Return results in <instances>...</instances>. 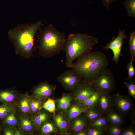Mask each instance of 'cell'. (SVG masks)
Listing matches in <instances>:
<instances>
[{"instance_id":"6da1fadb","label":"cell","mask_w":135,"mask_h":135,"mask_svg":"<svg viewBox=\"0 0 135 135\" xmlns=\"http://www.w3.org/2000/svg\"><path fill=\"white\" fill-rule=\"evenodd\" d=\"M42 24L40 21L30 24H23L9 30L8 38L14 46L16 54L28 59L33 56L35 36Z\"/></svg>"},{"instance_id":"7a4b0ae2","label":"cell","mask_w":135,"mask_h":135,"mask_svg":"<svg viewBox=\"0 0 135 135\" xmlns=\"http://www.w3.org/2000/svg\"><path fill=\"white\" fill-rule=\"evenodd\" d=\"M107 58L102 52H88L73 62L71 68L80 78L91 82L97 78L108 66Z\"/></svg>"},{"instance_id":"3957f363","label":"cell","mask_w":135,"mask_h":135,"mask_svg":"<svg viewBox=\"0 0 135 135\" xmlns=\"http://www.w3.org/2000/svg\"><path fill=\"white\" fill-rule=\"evenodd\" d=\"M64 34L52 24L46 27L39 36L38 52L44 58L51 57L64 50L66 42Z\"/></svg>"},{"instance_id":"277c9868","label":"cell","mask_w":135,"mask_h":135,"mask_svg":"<svg viewBox=\"0 0 135 135\" xmlns=\"http://www.w3.org/2000/svg\"><path fill=\"white\" fill-rule=\"evenodd\" d=\"M98 42L95 37L86 34H70L66 44L64 51L66 56V65L71 68L76 59L91 51Z\"/></svg>"},{"instance_id":"5b68a950","label":"cell","mask_w":135,"mask_h":135,"mask_svg":"<svg viewBox=\"0 0 135 135\" xmlns=\"http://www.w3.org/2000/svg\"><path fill=\"white\" fill-rule=\"evenodd\" d=\"M91 82L93 90L100 93H109L114 90L115 85V81L112 72L106 68Z\"/></svg>"},{"instance_id":"8992f818","label":"cell","mask_w":135,"mask_h":135,"mask_svg":"<svg viewBox=\"0 0 135 135\" xmlns=\"http://www.w3.org/2000/svg\"><path fill=\"white\" fill-rule=\"evenodd\" d=\"M57 80L64 88L72 91L82 82L72 70L65 71L57 77Z\"/></svg>"},{"instance_id":"52a82bcc","label":"cell","mask_w":135,"mask_h":135,"mask_svg":"<svg viewBox=\"0 0 135 135\" xmlns=\"http://www.w3.org/2000/svg\"><path fill=\"white\" fill-rule=\"evenodd\" d=\"M126 38L124 30L119 29L118 36L116 37H113L111 40L103 48L104 50L110 49L112 50L114 54L112 60L116 63L120 56L121 48L124 42L123 40Z\"/></svg>"},{"instance_id":"ba28073f","label":"cell","mask_w":135,"mask_h":135,"mask_svg":"<svg viewBox=\"0 0 135 135\" xmlns=\"http://www.w3.org/2000/svg\"><path fill=\"white\" fill-rule=\"evenodd\" d=\"M112 97L116 109L122 114H126L132 109L133 103L128 96L117 93Z\"/></svg>"},{"instance_id":"9c48e42d","label":"cell","mask_w":135,"mask_h":135,"mask_svg":"<svg viewBox=\"0 0 135 135\" xmlns=\"http://www.w3.org/2000/svg\"><path fill=\"white\" fill-rule=\"evenodd\" d=\"M74 99L79 102L86 99L94 92L92 88L91 82L84 80L79 84L73 91Z\"/></svg>"},{"instance_id":"30bf717a","label":"cell","mask_w":135,"mask_h":135,"mask_svg":"<svg viewBox=\"0 0 135 135\" xmlns=\"http://www.w3.org/2000/svg\"><path fill=\"white\" fill-rule=\"evenodd\" d=\"M55 87L47 82L39 84L34 87L32 90V95L44 101L51 96L55 89Z\"/></svg>"},{"instance_id":"8fae6325","label":"cell","mask_w":135,"mask_h":135,"mask_svg":"<svg viewBox=\"0 0 135 135\" xmlns=\"http://www.w3.org/2000/svg\"><path fill=\"white\" fill-rule=\"evenodd\" d=\"M53 120L60 133L63 134H71L67 132L69 129L70 120L66 118L62 111L60 110L54 112L53 116Z\"/></svg>"},{"instance_id":"7c38bea8","label":"cell","mask_w":135,"mask_h":135,"mask_svg":"<svg viewBox=\"0 0 135 135\" xmlns=\"http://www.w3.org/2000/svg\"><path fill=\"white\" fill-rule=\"evenodd\" d=\"M15 110L18 115H32L30 107V96L28 93L20 95L16 102Z\"/></svg>"},{"instance_id":"4fadbf2b","label":"cell","mask_w":135,"mask_h":135,"mask_svg":"<svg viewBox=\"0 0 135 135\" xmlns=\"http://www.w3.org/2000/svg\"><path fill=\"white\" fill-rule=\"evenodd\" d=\"M114 106L112 96L109 93H100L98 100L96 108L102 113H106L113 109Z\"/></svg>"},{"instance_id":"5bb4252c","label":"cell","mask_w":135,"mask_h":135,"mask_svg":"<svg viewBox=\"0 0 135 135\" xmlns=\"http://www.w3.org/2000/svg\"><path fill=\"white\" fill-rule=\"evenodd\" d=\"M20 118L18 127L23 130L26 135H35L36 130L32 115H19Z\"/></svg>"},{"instance_id":"9a60e30c","label":"cell","mask_w":135,"mask_h":135,"mask_svg":"<svg viewBox=\"0 0 135 135\" xmlns=\"http://www.w3.org/2000/svg\"><path fill=\"white\" fill-rule=\"evenodd\" d=\"M20 94L18 92L12 89L0 91V102L4 104L15 106Z\"/></svg>"},{"instance_id":"2e32d148","label":"cell","mask_w":135,"mask_h":135,"mask_svg":"<svg viewBox=\"0 0 135 135\" xmlns=\"http://www.w3.org/2000/svg\"><path fill=\"white\" fill-rule=\"evenodd\" d=\"M88 124V120L82 114L70 120L68 130L76 134L80 131L85 129Z\"/></svg>"},{"instance_id":"e0dca14e","label":"cell","mask_w":135,"mask_h":135,"mask_svg":"<svg viewBox=\"0 0 135 135\" xmlns=\"http://www.w3.org/2000/svg\"><path fill=\"white\" fill-rule=\"evenodd\" d=\"M51 113L42 108L37 112L32 115L36 131H39L43 124L50 119Z\"/></svg>"},{"instance_id":"ac0fdd59","label":"cell","mask_w":135,"mask_h":135,"mask_svg":"<svg viewBox=\"0 0 135 135\" xmlns=\"http://www.w3.org/2000/svg\"><path fill=\"white\" fill-rule=\"evenodd\" d=\"M86 109L79 102L71 104L67 109L65 114L66 118L70 120L83 113Z\"/></svg>"},{"instance_id":"d6986e66","label":"cell","mask_w":135,"mask_h":135,"mask_svg":"<svg viewBox=\"0 0 135 135\" xmlns=\"http://www.w3.org/2000/svg\"><path fill=\"white\" fill-rule=\"evenodd\" d=\"M72 99L71 95L67 94H64L62 97L57 100L55 102L57 110H61L64 114L71 104Z\"/></svg>"},{"instance_id":"ffe728a7","label":"cell","mask_w":135,"mask_h":135,"mask_svg":"<svg viewBox=\"0 0 135 135\" xmlns=\"http://www.w3.org/2000/svg\"><path fill=\"white\" fill-rule=\"evenodd\" d=\"M38 131L42 135H48L58 132L54 121L50 119L43 124Z\"/></svg>"},{"instance_id":"44dd1931","label":"cell","mask_w":135,"mask_h":135,"mask_svg":"<svg viewBox=\"0 0 135 135\" xmlns=\"http://www.w3.org/2000/svg\"><path fill=\"white\" fill-rule=\"evenodd\" d=\"M2 119L5 126L12 128L18 127L20 120V116L16 110L10 113Z\"/></svg>"},{"instance_id":"7402d4cb","label":"cell","mask_w":135,"mask_h":135,"mask_svg":"<svg viewBox=\"0 0 135 135\" xmlns=\"http://www.w3.org/2000/svg\"><path fill=\"white\" fill-rule=\"evenodd\" d=\"M44 101L32 94L30 96V107L32 115L43 108Z\"/></svg>"},{"instance_id":"603a6c76","label":"cell","mask_w":135,"mask_h":135,"mask_svg":"<svg viewBox=\"0 0 135 135\" xmlns=\"http://www.w3.org/2000/svg\"><path fill=\"white\" fill-rule=\"evenodd\" d=\"M100 94L99 92L94 91L88 98L80 103L86 109L96 108L97 102Z\"/></svg>"},{"instance_id":"cb8c5ba5","label":"cell","mask_w":135,"mask_h":135,"mask_svg":"<svg viewBox=\"0 0 135 135\" xmlns=\"http://www.w3.org/2000/svg\"><path fill=\"white\" fill-rule=\"evenodd\" d=\"M109 122L106 116L102 115L95 120L90 122L91 128L105 130L109 124Z\"/></svg>"},{"instance_id":"d4e9b609","label":"cell","mask_w":135,"mask_h":135,"mask_svg":"<svg viewBox=\"0 0 135 135\" xmlns=\"http://www.w3.org/2000/svg\"><path fill=\"white\" fill-rule=\"evenodd\" d=\"M106 116L111 124L121 125L124 122L122 116L113 110L106 113Z\"/></svg>"},{"instance_id":"484cf974","label":"cell","mask_w":135,"mask_h":135,"mask_svg":"<svg viewBox=\"0 0 135 135\" xmlns=\"http://www.w3.org/2000/svg\"><path fill=\"white\" fill-rule=\"evenodd\" d=\"M83 113L87 120L90 122L102 115V112L96 108L86 109Z\"/></svg>"},{"instance_id":"4316f807","label":"cell","mask_w":135,"mask_h":135,"mask_svg":"<svg viewBox=\"0 0 135 135\" xmlns=\"http://www.w3.org/2000/svg\"><path fill=\"white\" fill-rule=\"evenodd\" d=\"M124 5L128 15L135 18V0H126Z\"/></svg>"},{"instance_id":"83f0119b","label":"cell","mask_w":135,"mask_h":135,"mask_svg":"<svg viewBox=\"0 0 135 135\" xmlns=\"http://www.w3.org/2000/svg\"><path fill=\"white\" fill-rule=\"evenodd\" d=\"M16 110L15 106L4 104L0 105V118L2 119L12 112Z\"/></svg>"},{"instance_id":"f1b7e54d","label":"cell","mask_w":135,"mask_h":135,"mask_svg":"<svg viewBox=\"0 0 135 135\" xmlns=\"http://www.w3.org/2000/svg\"><path fill=\"white\" fill-rule=\"evenodd\" d=\"M107 128V133L109 135H120L123 131L121 125L109 124Z\"/></svg>"},{"instance_id":"f546056e","label":"cell","mask_w":135,"mask_h":135,"mask_svg":"<svg viewBox=\"0 0 135 135\" xmlns=\"http://www.w3.org/2000/svg\"><path fill=\"white\" fill-rule=\"evenodd\" d=\"M43 108L52 113H54L56 110L54 100L50 98H48L44 102Z\"/></svg>"},{"instance_id":"4dcf8cb0","label":"cell","mask_w":135,"mask_h":135,"mask_svg":"<svg viewBox=\"0 0 135 135\" xmlns=\"http://www.w3.org/2000/svg\"><path fill=\"white\" fill-rule=\"evenodd\" d=\"M130 50L131 57L134 59L135 58V32L130 34L129 42Z\"/></svg>"},{"instance_id":"1f68e13d","label":"cell","mask_w":135,"mask_h":135,"mask_svg":"<svg viewBox=\"0 0 135 135\" xmlns=\"http://www.w3.org/2000/svg\"><path fill=\"white\" fill-rule=\"evenodd\" d=\"M134 60L131 57L130 61L128 63L127 65L128 72L127 79L130 82L132 81L133 77L135 74V70L132 64Z\"/></svg>"},{"instance_id":"d6a6232c","label":"cell","mask_w":135,"mask_h":135,"mask_svg":"<svg viewBox=\"0 0 135 135\" xmlns=\"http://www.w3.org/2000/svg\"><path fill=\"white\" fill-rule=\"evenodd\" d=\"M124 84L128 89V92L130 95L135 99V84L134 83L131 81L130 83L125 82H124Z\"/></svg>"},{"instance_id":"836d02e7","label":"cell","mask_w":135,"mask_h":135,"mask_svg":"<svg viewBox=\"0 0 135 135\" xmlns=\"http://www.w3.org/2000/svg\"><path fill=\"white\" fill-rule=\"evenodd\" d=\"M88 135H104L105 134V130L90 128L86 130Z\"/></svg>"},{"instance_id":"e575fe53","label":"cell","mask_w":135,"mask_h":135,"mask_svg":"<svg viewBox=\"0 0 135 135\" xmlns=\"http://www.w3.org/2000/svg\"><path fill=\"white\" fill-rule=\"evenodd\" d=\"M16 128L5 126L3 130V135H14Z\"/></svg>"},{"instance_id":"d590c367","label":"cell","mask_w":135,"mask_h":135,"mask_svg":"<svg viewBox=\"0 0 135 135\" xmlns=\"http://www.w3.org/2000/svg\"><path fill=\"white\" fill-rule=\"evenodd\" d=\"M121 135H135V130L132 127H128L126 128L122 132Z\"/></svg>"},{"instance_id":"8d00e7d4","label":"cell","mask_w":135,"mask_h":135,"mask_svg":"<svg viewBox=\"0 0 135 135\" xmlns=\"http://www.w3.org/2000/svg\"><path fill=\"white\" fill-rule=\"evenodd\" d=\"M102 2L104 6L106 7L108 9L110 4L114 2H116L118 0H100Z\"/></svg>"},{"instance_id":"74e56055","label":"cell","mask_w":135,"mask_h":135,"mask_svg":"<svg viewBox=\"0 0 135 135\" xmlns=\"http://www.w3.org/2000/svg\"><path fill=\"white\" fill-rule=\"evenodd\" d=\"M24 131L18 127L16 128L14 135H26Z\"/></svg>"},{"instance_id":"f35d334b","label":"cell","mask_w":135,"mask_h":135,"mask_svg":"<svg viewBox=\"0 0 135 135\" xmlns=\"http://www.w3.org/2000/svg\"><path fill=\"white\" fill-rule=\"evenodd\" d=\"M75 135H88L86 130L85 129L80 131Z\"/></svg>"},{"instance_id":"ab89813d","label":"cell","mask_w":135,"mask_h":135,"mask_svg":"<svg viewBox=\"0 0 135 135\" xmlns=\"http://www.w3.org/2000/svg\"><path fill=\"white\" fill-rule=\"evenodd\" d=\"M1 130V127H0V133Z\"/></svg>"}]
</instances>
